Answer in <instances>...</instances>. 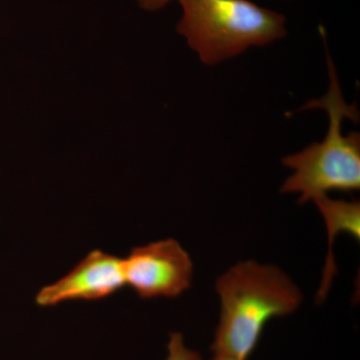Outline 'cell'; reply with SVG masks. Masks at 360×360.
Returning <instances> with one entry per match:
<instances>
[{"instance_id":"cell-1","label":"cell","mask_w":360,"mask_h":360,"mask_svg":"<svg viewBox=\"0 0 360 360\" xmlns=\"http://www.w3.org/2000/svg\"><path fill=\"white\" fill-rule=\"evenodd\" d=\"M220 314L212 349L243 360L255 352L265 326L300 309L302 293L276 265L238 262L217 279Z\"/></svg>"},{"instance_id":"cell-2","label":"cell","mask_w":360,"mask_h":360,"mask_svg":"<svg viewBox=\"0 0 360 360\" xmlns=\"http://www.w3.org/2000/svg\"><path fill=\"white\" fill-rule=\"evenodd\" d=\"M328 91L319 99L309 101L302 110L321 108L329 117L328 134L321 142L286 156L283 163L293 170L281 187V193L300 195V202L314 201L329 191H354L360 188V135L345 134L347 118L356 122L359 111L348 104L341 91L338 73L328 52Z\"/></svg>"},{"instance_id":"cell-3","label":"cell","mask_w":360,"mask_h":360,"mask_svg":"<svg viewBox=\"0 0 360 360\" xmlns=\"http://www.w3.org/2000/svg\"><path fill=\"white\" fill-rule=\"evenodd\" d=\"M181 18L177 32L205 65H215L253 46L283 39V14L250 0H177Z\"/></svg>"},{"instance_id":"cell-4","label":"cell","mask_w":360,"mask_h":360,"mask_svg":"<svg viewBox=\"0 0 360 360\" xmlns=\"http://www.w3.org/2000/svg\"><path fill=\"white\" fill-rule=\"evenodd\" d=\"M123 269L127 286L143 300L179 297L193 278L191 255L172 238L134 248L123 258Z\"/></svg>"},{"instance_id":"cell-5","label":"cell","mask_w":360,"mask_h":360,"mask_svg":"<svg viewBox=\"0 0 360 360\" xmlns=\"http://www.w3.org/2000/svg\"><path fill=\"white\" fill-rule=\"evenodd\" d=\"M127 286L123 258L94 250L65 276L40 288L35 303L52 307L70 302H96Z\"/></svg>"},{"instance_id":"cell-6","label":"cell","mask_w":360,"mask_h":360,"mask_svg":"<svg viewBox=\"0 0 360 360\" xmlns=\"http://www.w3.org/2000/svg\"><path fill=\"white\" fill-rule=\"evenodd\" d=\"M319 208L324 224L328 229V253L321 288L317 292L319 300H324L330 290L333 276L336 274L333 260V246L338 234L348 233L352 238L360 239V205L359 201L333 200L328 195H322L314 200Z\"/></svg>"},{"instance_id":"cell-7","label":"cell","mask_w":360,"mask_h":360,"mask_svg":"<svg viewBox=\"0 0 360 360\" xmlns=\"http://www.w3.org/2000/svg\"><path fill=\"white\" fill-rule=\"evenodd\" d=\"M165 360H201V356L198 352L187 347L181 333H172L168 340Z\"/></svg>"},{"instance_id":"cell-8","label":"cell","mask_w":360,"mask_h":360,"mask_svg":"<svg viewBox=\"0 0 360 360\" xmlns=\"http://www.w3.org/2000/svg\"><path fill=\"white\" fill-rule=\"evenodd\" d=\"M172 0H135L137 6L146 11H156L167 6Z\"/></svg>"},{"instance_id":"cell-9","label":"cell","mask_w":360,"mask_h":360,"mask_svg":"<svg viewBox=\"0 0 360 360\" xmlns=\"http://www.w3.org/2000/svg\"><path fill=\"white\" fill-rule=\"evenodd\" d=\"M213 354H213L212 360H243L229 354H219V352H213Z\"/></svg>"}]
</instances>
